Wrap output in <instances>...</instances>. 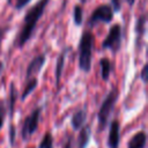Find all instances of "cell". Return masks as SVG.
Masks as SVG:
<instances>
[{
    "label": "cell",
    "instance_id": "28",
    "mask_svg": "<svg viewBox=\"0 0 148 148\" xmlns=\"http://www.w3.org/2000/svg\"><path fill=\"white\" fill-rule=\"evenodd\" d=\"M7 1H8V3H10V2H12V0H7Z\"/></svg>",
    "mask_w": 148,
    "mask_h": 148
},
{
    "label": "cell",
    "instance_id": "15",
    "mask_svg": "<svg viewBox=\"0 0 148 148\" xmlns=\"http://www.w3.org/2000/svg\"><path fill=\"white\" fill-rule=\"evenodd\" d=\"M16 98H17V90H16V87H15L14 82H12V83H10V87H9V104H8V109H9V116H10V118L13 117L14 105H15Z\"/></svg>",
    "mask_w": 148,
    "mask_h": 148
},
{
    "label": "cell",
    "instance_id": "18",
    "mask_svg": "<svg viewBox=\"0 0 148 148\" xmlns=\"http://www.w3.org/2000/svg\"><path fill=\"white\" fill-rule=\"evenodd\" d=\"M38 148H53V138H52V134L50 132L44 134Z\"/></svg>",
    "mask_w": 148,
    "mask_h": 148
},
{
    "label": "cell",
    "instance_id": "14",
    "mask_svg": "<svg viewBox=\"0 0 148 148\" xmlns=\"http://www.w3.org/2000/svg\"><path fill=\"white\" fill-rule=\"evenodd\" d=\"M37 84H38V80H37V77H30V79L28 80L25 87H24V90H23L22 95H21V99L24 101V99H25V98H27V97H28V96L36 89Z\"/></svg>",
    "mask_w": 148,
    "mask_h": 148
},
{
    "label": "cell",
    "instance_id": "22",
    "mask_svg": "<svg viewBox=\"0 0 148 148\" xmlns=\"http://www.w3.org/2000/svg\"><path fill=\"white\" fill-rule=\"evenodd\" d=\"M148 65L147 64H145L143 65V67H142V69H141V74H140V76H141V80L145 82V83H147V75H148Z\"/></svg>",
    "mask_w": 148,
    "mask_h": 148
},
{
    "label": "cell",
    "instance_id": "29",
    "mask_svg": "<svg viewBox=\"0 0 148 148\" xmlns=\"http://www.w3.org/2000/svg\"><path fill=\"white\" fill-rule=\"evenodd\" d=\"M81 1H82V2H84V1H86V0H81Z\"/></svg>",
    "mask_w": 148,
    "mask_h": 148
},
{
    "label": "cell",
    "instance_id": "4",
    "mask_svg": "<svg viewBox=\"0 0 148 148\" xmlns=\"http://www.w3.org/2000/svg\"><path fill=\"white\" fill-rule=\"evenodd\" d=\"M120 45H121V27L120 24L116 23L110 28L106 37L104 38L102 43V49L103 50L109 49L113 53H116L120 49Z\"/></svg>",
    "mask_w": 148,
    "mask_h": 148
},
{
    "label": "cell",
    "instance_id": "5",
    "mask_svg": "<svg viewBox=\"0 0 148 148\" xmlns=\"http://www.w3.org/2000/svg\"><path fill=\"white\" fill-rule=\"evenodd\" d=\"M40 112H42V108H36L23 121L22 125V139L24 141H27L37 130L38 124H39V118H40Z\"/></svg>",
    "mask_w": 148,
    "mask_h": 148
},
{
    "label": "cell",
    "instance_id": "11",
    "mask_svg": "<svg viewBox=\"0 0 148 148\" xmlns=\"http://www.w3.org/2000/svg\"><path fill=\"white\" fill-rule=\"evenodd\" d=\"M86 119H87V110L86 109H80L79 111H76L72 116V119H71V125L74 128V131L82 128Z\"/></svg>",
    "mask_w": 148,
    "mask_h": 148
},
{
    "label": "cell",
    "instance_id": "20",
    "mask_svg": "<svg viewBox=\"0 0 148 148\" xmlns=\"http://www.w3.org/2000/svg\"><path fill=\"white\" fill-rule=\"evenodd\" d=\"M64 148H74V139L72 135H67L64 142Z\"/></svg>",
    "mask_w": 148,
    "mask_h": 148
},
{
    "label": "cell",
    "instance_id": "3",
    "mask_svg": "<svg viewBox=\"0 0 148 148\" xmlns=\"http://www.w3.org/2000/svg\"><path fill=\"white\" fill-rule=\"evenodd\" d=\"M119 96V91L116 87H113L109 94L106 95V97L104 98V101L102 102L98 113H97V119H98V131H103L106 127V124L109 121V117L112 113L114 105L117 103Z\"/></svg>",
    "mask_w": 148,
    "mask_h": 148
},
{
    "label": "cell",
    "instance_id": "2",
    "mask_svg": "<svg viewBox=\"0 0 148 148\" xmlns=\"http://www.w3.org/2000/svg\"><path fill=\"white\" fill-rule=\"evenodd\" d=\"M94 47V35L86 30L82 32L79 42V66L83 72H89L91 68V56Z\"/></svg>",
    "mask_w": 148,
    "mask_h": 148
},
{
    "label": "cell",
    "instance_id": "16",
    "mask_svg": "<svg viewBox=\"0 0 148 148\" xmlns=\"http://www.w3.org/2000/svg\"><path fill=\"white\" fill-rule=\"evenodd\" d=\"M145 25H146V15L142 14L141 16L138 17L136 23H135V34H136V39L141 38L145 34Z\"/></svg>",
    "mask_w": 148,
    "mask_h": 148
},
{
    "label": "cell",
    "instance_id": "21",
    "mask_svg": "<svg viewBox=\"0 0 148 148\" xmlns=\"http://www.w3.org/2000/svg\"><path fill=\"white\" fill-rule=\"evenodd\" d=\"M15 126L12 124L10 127H9V143L13 146L14 142H15Z\"/></svg>",
    "mask_w": 148,
    "mask_h": 148
},
{
    "label": "cell",
    "instance_id": "24",
    "mask_svg": "<svg viewBox=\"0 0 148 148\" xmlns=\"http://www.w3.org/2000/svg\"><path fill=\"white\" fill-rule=\"evenodd\" d=\"M111 8L113 12H118L121 7V3H120V0H111Z\"/></svg>",
    "mask_w": 148,
    "mask_h": 148
},
{
    "label": "cell",
    "instance_id": "17",
    "mask_svg": "<svg viewBox=\"0 0 148 148\" xmlns=\"http://www.w3.org/2000/svg\"><path fill=\"white\" fill-rule=\"evenodd\" d=\"M73 21H74V24L80 27L82 23H83V10L81 8L80 5H76L74 7V10H73Z\"/></svg>",
    "mask_w": 148,
    "mask_h": 148
},
{
    "label": "cell",
    "instance_id": "7",
    "mask_svg": "<svg viewBox=\"0 0 148 148\" xmlns=\"http://www.w3.org/2000/svg\"><path fill=\"white\" fill-rule=\"evenodd\" d=\"M120 141V125L118 120H113L110 125V131L108 135L109 148H118Z\"/></svg>",
    "mask_w": 148,
    "mask_h": 148
},
{
    "label": "cell",
    "instance_id": "10",
    "mask_svg": "<svg viewBox=\"0 0 148 148\" xmlns=\"http://www.w3.org/2000/svg\"><path fill=\"white\" fill-rule=\"evenodd\" d=\"M147 143V134L143 131L136 132L128 141L127 148H145Z\"/></svg>",
    "mask_w": 148,
    "mask_h": 148
},
{
    "label": "cell",
    "instance_id": "12",
    "mask_svg": "<svg viewBox=\"0 0 148 148\" xmlns=\"http://www.w3.org/2000/svg\"><path fill=\"white\" fill-rule=\"evenodd\" d=\"M90 135H91V128L89 125H84L77 136V148H86L87 145L89 143L90 140Z\"/></svg>",
    "mask_w": 148,
    "mask_h": 148
},
{
    "label": "cell",
    "instance_id": "9",
    "mask_svg": "<svg viewBox=\"0 0 148 148\" xmlns=\"http://www.w3.org/2000/svg\"><path fill=\"white\" fill-rule=\"evenodd\" d=\"M71 50H72L71 46L65 47V49L60 52V54L58 56V58H57V61H56V71H54V75H56V84H57V87H58L59 83H60V79H61V75H62V69H64V66H65L66 56H67V53H68Z\"/></svg>",
    "mask_w": 148,
    "mask_h": 148
},
{
    "label": "cell",
    "instance_id": "13",
    "mask_svg": "<svg viewBox=\"0 0 148 148\" xmlns=\"http://www.w3.org/2000/svg\"><path fill=\"white\" fill-rule=\"evenodd\" d=\"M99 66H101V76L104 81H108L112 71V65L109 58H102L99 60Z\"/></svg>",
    "mask_w": 148,
    "mask_h": 148
},
{
    "label": "cell",
    "instance_id": "6",
    "mask_svg": "<svg viewBox=\"0 0 148 148\" xmlns=\"http://www.w3.org/2000/svg\"><path fill=\"white\" fill-rule=\"evenodd\" d=\"M112 20H113V10H112L111 6L110 5H101L90 15V17L88 20V25L94 27L98 22L110 23Z\"/></svg>",
    "mask_w": 148,
    "mask_h": 148
},
{
    "label": "cell",
    "instance_id": "27",
    "mask_svg": "<svg viewBox=\"0 0 148 148\" xmlns=\"http://www.w3.org/2000/svg\"><path fill=\"white\" fill-rule=\"evenodd\" d=\"M1 69H2V62L0 61V72H1Z\"/></svg>",
    "mask_w": 148,
    "mask_h": 148
},
{
    "label": "cell",
    "instance_id": "25",
    "mask_svg": "<svg viewBox=\"0 0 148 148\" xmlns=\"http://www.w3.org/2000/svg\"><path fill=\"white\" fill-rule=\"evenodd\" d=\"M7 30H8V28H6V27H0V39L5 36V34L7 32Z\"/></svg>",
    "mask_w": 148,
    "mask_h": 148
},
{
    "label": "cell",
    "instance_id": "8",
    "mask_svg": "<svg viewBox=\"0 0 148 148\" xmlns=\"http://www.w3.org/2000/svg\"><path fill=\"white\" fill-rule=\"evenodd\" d=\"M45 61H46V58H45V54H44V53L34 57L32 60L29 62V65H28V67H27V72H25L27 79H30L34 74L38 73V72L43 68Z\"/></svg>",
    "mask_w": 148,
    "mask_h": 148
},
{
    "label": "cell",
    "instance_id": "23",
    "mask_svg": "<svg viewBox=\"0 0 148 148\" xmlns=\"http://www.w3.org/2000/svg\"><path fill=\"white\" fill-rule=\"evenodd\" d=\"M31 0H16V3H15V8L16 9H22L24 8Z\"/></svg>",
    "mask_w": 148,
    "mask_h": 148
},
{
    "label": "cell",
    "instance_id": "1",
    "mask_svg": "<svg viewBox=\"0 0 148 148\" xmlns=\"http://www.w3.org/2000/svg\"><path fill=\"white\" fill-rule=\"evenodd\" d=\"M50 0H39L37 3H35L24 15V20H23V27L17 36V46L18 47H23V45L31 38L36 24L38 22V20L42 17V15L44 14V10L47 6Z\"/></svg>",
    "mask_w": 148,
    "mask_h": 148
},
{
    "label": "cell",
    "instance_id": "19",
    "mask_svg": "<svg viewBox=\"0 0 148 148\" xmlns=\"http://www.w3.org/2000/svg\"><path fill=\"white\" fill-rule=\"evenodd\" d=\"M5 118H6V106H5L3 102H0V130L2 128Z\"/></svg>",
    "mask_w": 148,
    "mask_h": 148
},
{
    "label": "cell",
    "instance_id": "26",
    "mask_svg": "<svg viewBox=\"0 0 148 148\" xmlns=\"http://www.w3.org/2000/svg\"><path fill=\"white\" fill-rule=\"evenodd\" d=\"M126 1H127V3H128L130 6H133L134 2H135V0H126Z\"/></svg>",
    "mask_w": 148,
    "mask_h": 148
}]
</instances>
